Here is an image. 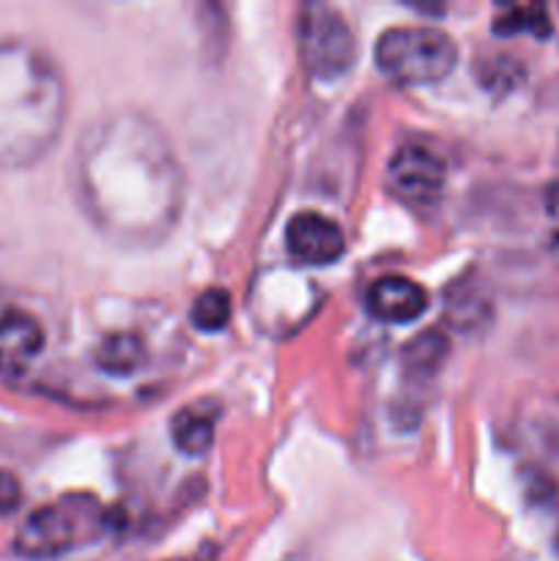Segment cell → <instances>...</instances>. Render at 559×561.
Segmentation results:
<instances>
[{"mask_svg":"<svg viewBox=\"0 0 559 561\" xmlns=\"http://www.w3.org/2000/svg\"><path fill=\"white\" fill-rule=\"evenodd\" d=\"M214 427H217V420L212 414H203L197 409H181L170 422V436H173L179 453L197 458L212 449Z\"/></svg>","mask_w":559,"mask_h":561,"instance_id":"7c38bea8","label":"cell"},{"mask_svg":"<svg viewBox=\"0 0 559 561\" xmlns=\"http://www.w3.org/2000/svg\"><path fill=\"white\" fill-rule=\"evenodd\" d=\"M20 499H22L20 480H16L11 471L0 469V518H5V515L14 513L16 504H20Z\"/></svg>","mask_w":559,"mask_h":561,"instance_id":"9a60e30c","label":"cell"},{"mask_svg":"<svg viewBox=\"0 0 559 561\" xmlns=\"http://www.w3.org/2000/svg\"><path fill=\"white\" fill-rule=\"evenodd\" d=\"M230 310H233V301H230L228 290L208 288L195 299L190 318L201 332H219V329L228 327Z\"/></svg>","mask_w":559,"mask_h":561,"instance_id":"5bb4252c","label":"cell"},{"mask_svg":"<svg viewBox=\"0 0 559 561\" xmlns=\"http://www.w3.org/2000/svg\"><path fill=\"white\" fill-rule=\"evenodd\" d=\"M75 190L93 228L124 247L159 244L184 208V170L173 146L140 113L96 121L77 146Z\"/></svg>","mask_w":559,"mask_h":561,"instance_id":"6da1fadb","label":"cell"},{"mask_svg":"<svg viewBox=\"0 0 559 561\" xmlns=\"http://www.w3.org/2000/svg\"><path fill=\"white\" fill-rule=\"evenodd\" d=\"M96 365L110 376H132V373L146 365V345L132 332L110 334L99 345Z\"/></svg>","mask_w":559,"mask_h":561,"instance_id":"8fae6325","label":"cell"},{"mask_svg":"<svg viewBox=\"0 0 559 561\" xmlns=\"http://www.w3.org/2000/svg\"><path fill=\"white\" fill-rule=\"evenodd\" d=\"M44 332L31 312L5 310L0 316V378L16 381L42 354Z\"/></svg>","mask_w":559,"mask_h":561,"instance_id":"ba28073f","label":"cell"},{"mask_svg":"<svg viewBox=\"0 0 559 561\" xmlns=\"http://www.w3.org/2000/svg\"><path fill=\"white\" fill-rule=\"evenodd\" d=\"M285 247L290 257L305 266H329L345 252V236L334 219L318 211H301L285 228Z\"/></svg>","mask_w":559,"mask_h":561,"instance_id":"52a82bcc","label":"cell"},{"mask_svg":"<svg viewBox=\"0 0 559 561\" xmlns=\"http://www.w3.org/2000/svg\"><path fill=\"white\" fill-rule=\"evenodd\" d=\"M376 64L381 75L398 85H427L455 69L458 47L438 27L400 25L378 36Z\"/></svg>","mask_w":559,"mask_h":561,"instance_id":"277c9868","label":"cell"},{"mask_svg":"<svg viewBox=\"0 0 559 561\" xmlns=\"http://www.w3.org/2000/svg\"><path fill=\"white\" fill-rule=\"evenodd\" d=\"M551 16L546 5H510L493 20V31L499 36H515V33H532L537 38L551 36Z\"/></svg>","mask_w":559,"mask_h":561,"instance_id":"4fadbf2b","label":"cell"},{"mask_svg":"<svg viewBox=\"0 0 559 561\" xmlns=\"http://www.w3.org/2000/svg\"><path fill=\"white\" fill-rule=\"evenodd\" d=\"M367 310L384 323H411L427 310V294L414 279L389 274V277H378L370 285Z\"/></svg>","mask_w":559,"mask_h":561,"instance_id":"9c48e42d","label":"cell"},{"mask_svg":"<svg viewBox=\"0 0 559 561\" xmlns=\"http://www.w3.org/2000/svg\"><path fill=\"white\" fill-rule=\"evenodd\" d=\"M173 561H186V559H173Z\"/></svg>","mask_w":559,"mask_h":561,"instance_id":"ac0fdd59","label":"cell"},{"mask_svg":"<svg viewBox=\"0 0 559 561\" xmlns=\"http://www.w3.org/2000/svg\"><path fill=\"white\" fill-rule=\"evenodd\" d=\"M546 203H548V211H551L554 217L559 219V181H557V184H551V190H548Z\"/></svg>","mask_w":559,"mask_h":561,"instance_id":"2e32d148","label":"cell"},{"mask_svg":"<svg viewBox=\"0 0 559 561\" xmlns=\"http://www.w3.org/2000/svg\"><path fill=\"white\" fill-rule=\"evenodd\" d=\"M299 58L318 80H338L354 66L356 38L345 16L323 3H307L299 11Z\"/></svg>","mask_w":559,"mask_h":561,"instance_id":"5b68a950","label":"cell"},{"mask_svg":"<svg viewBox=\"0 0 559 561\" xmlns=\"http://www.w3.org/2000/svg\"><path fill=\"white\" fill-rule=\"evenodd\" d=\"M444 181H447V164L425 142H406L389 159V192L411 206H427L436 201L444 190Z\"/></svg>","mask_w":559,"mask_h":561,"instance_id":"8992f818","label":"cell"},{"mask_svg":"<svg viewBox=\"0 0 559 561\" xmlns=\"http://www.w3.org/2000/svg\"><path fill=\"white\" fill-rule=\"evenodd\" d=\"M551 252L557 255V261H559V228L551 233Z\"/></svg>","mask_w":559,"mask_h":561,"instance_id":"e0dca14e","label":"cell"},{"mask_svg":"<svg viewBox=\"0 0 559 561\" xmlns=\"http://www.w3.org/2000/svg\"><path fill=\"white\" fill-rule=\"evenodd\" d=\"M449 356V337L438 329L417 334L411 343H406L400 362H403V373L411 378H433Z\"/></svg>","mask_w":559,"mask_h":561,"instance_id":"30bf717a","label":"cell"},{"mask_svg":"<svg viewBox=\"0 0 559 561\" xmlns=\"http://www.w3.org/2000/svg\"><path fill=\"white\" fill-rule=\"evenodd\" d=\"M104 531V507L88 493L49 502L33 510L16 529L14 551L25 559H55L88 546Z\"/></svg>","mask_w":559,"mask_h":561,"instance_id":"3957f363","label":"cell"},{"mask_svg":"<svg viewBox=\"0 0 559 561\" xmlns=\"http://www.w3.org/2000/svg\"><path fill=\"white\" fill-rule=\"evenodd\" d=\"M66 82L36 44L0 42V168H31L58 142Z\"/></svg>","mask_w":559,"mask_h":561,"instance_id":"7a4b0ae2","label":"cell"}]
</instances>
